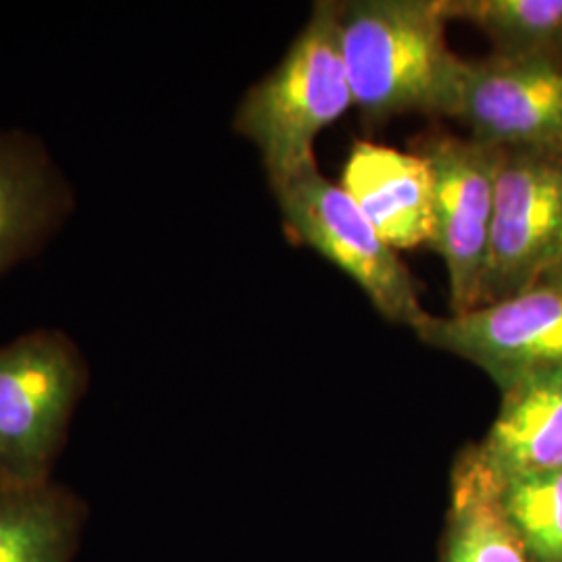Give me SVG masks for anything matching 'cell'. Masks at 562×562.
Segmentation results:
<instances>
[{
    "label": "cell",
    "instance_id": "1",
    "mask_svg": "<svg viewBox=\"0 0 562 562\" xmlns=\"http://www.w3.org/2000/svg\"><path fill=\"white\" fill-rule=\"evenodd\" d=\"M336 9L348 83L367 120L452 113L464 59L448 48L442 0H355Z\"/></svg>",
    "mask_w": 562,
    "mask_h": 562
},
{
    "label": "cell",
    "instance_id": "2",
    "mask_svg": "<svg viewBox=\"0 0 562 562\" xmlns=\"http://www.w3.org/2000/svg\"><path fill=\"white\" fill-rule=\"evenodd\" d=\"M350 104L338 9L317 2L283 59L246 90L232 125L255 144L273 188L317 167L315 140Z\"/></svg>",
    "mask_w": 562,
    "mask_h": 562
},
{
    "label": "cell",
    "instance_id": "3",
    "mask_svg": "<svg viewBox=\"0 0 562 562\" xmlns=\"http://www.w3.org/2000/svg\"><path fill=\"white\" fill-rule=\"evenodd\" d=\"M90 380L80 344L60 327H36L0 344L2 485L53 482Z\"/></svg>",
    "mask_w": 562,
    "mask_h": 562
},
{
    "label": "cell",
    "instance_id": "4",
    "mask_svg": "<svg viewBox=\"0 0 562 562\" xmlns=\"http://www.w3.org/2000/svg\"><path fill=\"white\" fill-rule=\"evenodd\" d=\"M283 229L355 281L387 322L417 329L429 315L423 308L406 265L362 215L346 190L319 167L271 188Z\"/></svg>",
    "mask_w": 562,
    "mask_h": 562
},
{
    "label": "cell",
    "instance_id": "5",
    "mask_svg": "<svg viewBox=\"0 0 562 562\" xmlns=\"http://www.w3.org/2000/svg\"><path fill=\"white\" fill-rule=\"evenodd\" d=\"M415 153L434 178L436 227L429 246L448 271L450 311L461 315L483 304L503 150L473 138L429 136Z\"/></svg>",
    "mask_w": 562,
    "mask_h": 562
},
{
    "label": "cell",
    "instance_id": "6",
    "mask_svg": "<svg viewBox=\"0 0 562 562\" xmlns=\"http://www.w3.org/2000/svg\"><path fill=\"white\" fill-rule=\"evenodd\" d=\"M561 261V159L503 150L483 304L540 283Z\"/></svg>",
    "mask_w": 562,
    "mask_h": 562
},
{
    "label": "cell",
    "instance_id": "7",
    "mask_svg": "<svg viewBox=\"0 0 562 562\" xmlns=\"http://www.w3.org/2000/svg\"><path fill=\"white\" fill-rule=\"evenodd\" d=\"M419 340L473 362L506 392L525 378L562 364V290L536 283L515 296L461 315H427Z\"/></svg>",
    "mask_w": 562,
    "mask_h": 562
},
{
    "label": "cell",
    "instance_id": "8",
    "mask_svg": "<svg viewBox=\"0 0 562 562\" xmlns=\"http://www.w3.org/2000/svg\"><path fill=\"white\" fill-rule=\"evenodd\" d=\"M504 153H562V65L550 57L462 60L452 113Z\"/></svg>",
    "mask_w": 562,
    "mask_h": 562
},
{
    "label": "cell",
    "instance_id": "9",
    "mask_svg": "<svg viewBox=\"0 0 562 562\" xmlns=\"http://www.w3.org/2000/svg\"><path fill=\"white\" fill-rule=\"evenodd\" d=\"M78 211V190L41 134L0 127V278L34 261Z\"/></svg>",
    "mask_w": 562,
    "mask_h": 562
},
{
    "label": "cell",
    "instance_id": "10",
    "mask_svg": "<svg viewBox=\"0 0 562 562\" xmlns=\"http://www.w3.org/2000/svg\"><path fill=\"white\" fill-rule=\"evenodd\" d=\"M340 186L394 250L434 238V178L422 155L359 142L346 159Z\"/></svg>",
    "mask_w": 562,
    "mask_h": 562
},
{
    "label": "cell",
    "instance_id": "11",
    "mask_svg": "<svg viewBox=\"0 0 562 562\" xmlns=\"http://www.w3.org/2000/svg\"><path fill=\"white\" fill-rule=\"evenodd\" d=\"M464 448L496 483L562 467V364L503 392L485 438Z\"/></svg>",
    "mask_w": 562,
    "mask_h": 562
},
{
    "label": "cell",
    "instance_id": "12",
    "mask_svg": "<svg viewBox=\"0 0 562 562\" xmlns=\"http://www.w3.org/2000/svg\"><path fill=\"white\" fill-rule=\"evenodd\" d=\"M88 506L67 485L0 483V562H74Z\"/></svg>",
    "mask_w": 562,
    "mask_h": 562
},
{
    "label": "cell",
    "instance_id": "13",
    "mask_svg": "<svg viewBox=\"0 0 562 562\" xmlns=\"http://www.w3.org/2000/svg\"><path fill=\"white\" fill-rule=\"evenodd\" d=\"M438 562H529L504 515L498 485L467 448L452 467Z\"/></svg>",
    "mask_w": 562,
    "mask_h": 562
},
{
    "label": "cell",
    "instance_id": "14",
    "mask_svg": "<svg viewBox=\"0 0 562 562\" xmlns=\"http://www.w3.org/2000/svg\"><path fill=\"white\" fill-rule=\"evenodd\" d=\"M448 21H467L503 57H552L562 48V0H442Z\"/></svg>",
    "mask_w": 562,
    "mask_h": 562
},
{
    "label": "cell",
    "instance_id": "15",
    "mask_svg": "<svg viewBox=\"0 0 562 562\" xmlns=\"http://www.w3.org/2000/svg\"><path fill=\"white\" fill-rule=\"evenodd\" d=\"M496 485L529 562H562V467Z\"/></svg>",
    "mask_w": 562,
    "mask_h": 562
},
{
    "label": "cell",
    "instance_id": "16",
    "mask_svg": "<svg viewBox=\"0 0 562 562\" xmlns=\"http://www.w3.org/2000/svg\"><path fill=\"white\" fill-rule=\"evenodd\" d=\"M542 283H548V285H554V288L562 290V261L543 278Z\"/></svg>",
    "mask_w": 562,
    "mask_h": 562
}]
</instances>
